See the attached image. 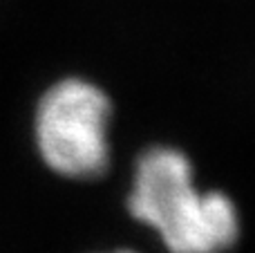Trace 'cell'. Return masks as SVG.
Instances as JSON below:
<instances>
[{
	"label": "cell",
	"mask_w": 255,
	"mask_h": 253,
	"mask_svg": "<svg viewBox=\"0 0 255 253\" xmlns=\"http://www.w3.org/2000/svg\"><path fill=\"white\" fill-rule=\"evenodd\" d=\"M110 253H136V251H130V249H117V251H110Z\"/></svg>",
	"instance_id": "3"
},
{
	"label": "cell",
	"mask_w": 255,
	"mask_h": 253,
	"mask_svg": "<svg viewBox=\"0 0 255 253\" xmlns=\"http://www.w3.org/2000/svg\"><path fill=\"white\" fill-rule=\"evenodd\" d=\"M128 211L170 253H226L240 238L233 200L202 191L190 159L172 146H152L136 157Z\"/></svg>",
	"instance_id": "1"
},
{
	"label": "cell",
	"mask_w": 255,
	"mask_h": 253,
	"mask_svg": "<svg viewBox=\"0 0 255 253\" xmlns=\"http://www.w3.org/2000/svg\"><path fill=\"white\" fill-rule=\"evenodd\" d=\"M112 101L83 76H63L43 90L31 117L40 164L70 182H92L112 164Z\"/></svg>",
	"instance_id": "2"
}]
</instances>
